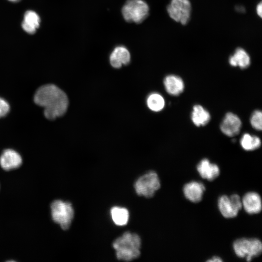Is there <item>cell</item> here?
<instances>
[{
    "mask_svg": "<svg viewBox=\"0 0 262 262\" xmlns=\"http://www.w3.org/2000/svg\"><path fill=\"white\" fill-rule=\"evenodd\" d=\"M34 102L44 109V115L54 119L63 115L67 110L68 100L66 93L54 84L43 85L36 91Z\"/></svg>",
    "mask_w": 262,
    "mask_h": 262,
    "instance_id": "6da1fadb",
    "label": "cell"
},
{
    "mask_svg": "<svg viewBox=\"0 0 262 262\" xmlns=\"http://www.w3.org/2000/svg\"><path fill=\"white\" fill-rule=\"evenodd\" d=\"M164 84L166 92L172 96H178L184 90V83L182 79L176 75H169L166 76Z\"/></svg>",
    "mask_w": 262,
    "mask_h": 262,
    "instance_id": "9a60e30c",
    "label": "cell"
},
{
    "mask_svg": "<svg viewBox=\"0 0 262 262\" xmlns=\"http://www.w3.org/2000/svg\"><path fill=\"white\" fill-rule=\"evenodd\" d=\"M233 248L238 257L245 258L246 261L249 262L261 255L262 244L257 238H242L234 242Z\"/></svg>",
    "mask_w": 262,
    "mask_h": 262,
    "instance_id": "277c9868",
    "label": "cell"
},
{
    "mask_svg": "<svg viewBox=\"0 0 262 262\" xmlns=\"http://www.w3.org/2000/svg\"><path fill=\"white\" fill-rule=\"evenodd\" d=\"M122 13L127 21L139 23L148 16L149 7L143 0H128L122 8Z\"/></svg>",
    "mask_w": 262,
    "mask_h": 262,
    "instance_id": "5b68a950",
    "label": "cell"
},
{
    "mask_svg": "<svg viewBox=\"0 0 262 262\" xmlns=\"http://www.w3.org/2000/svg\"><path fill=\"white\" fill-rule=\"evenodd\" d=\"M134 187L137 195L150 198L160 189L161 183L157 174L151 171L138 178Z\"/></svg>",
    "mask_w": 262,
    "mask_h": 262,
    "instance_id": "8992f818",
    "label": "cell"
},
{
    "mask_svg": "<svg viewBox=\"0 0 262 262\" xmlns=\"http://www.w3.org/2000/svg\"><path fill=\"white\" fill-rule=\"evenodd\" d=\"M111 215L114 222L118 226L126 225L129 220V213L125 208L114 207L111 209Z\"/></svg>",
    "mask_w": 262,
    "mask_h": 262,
    "instance_id": "ffe728a7",
    "label": "cell"
},
{
    "mask_svg": "<svg viewBox=\"0 0 262 262\" xmlns=\"http://www.w3.org/2000/svg\"><path fill=\"white\" fill-rule=\"evenodd\" d=\"M131 60V55L128 49L120 46L114 49L110 56V62L115 68H120L122 65L128 64Z\"/></svg>",
    "mask_w": 262,
    "mask_h": 262,
    "instance_id": "5bb4252c",
    "label": "cell"
},
{
    "mask_svg": "<svg viewBox=\"0 0 262 262\" xmlns=\"http://www.w3.org/2000/svg\"><path fill=\"white\" fill-rule=\"evenodd\" d=\"M10 106L4 99L0 98V118L5 116L9 112Z\"/></svg>",
    "mask_w": 262,
    "mask_h": 262,
    "instance_id": "603a6c76",
    "label": "cell"
},
{
    "mask_svg": "<svg viewBox=\"0 0 262 262\" xmlns=\"http://www.w3.org/2000/svg\"><path fill=\"white\" fill-rule=\"evenodd\" d=\"M40 19L37 13L33 11H27L22 23L23 30L29 33H34L39 27Z\"/></svg>",
    "mask_w": 262,
    "mask_h": 262,
    "instance_id": "ac0fdd59",
    "label": "cell"
},
{
    "mask_svg": "<svg viewBox=\"0 0 262 262\" xmlns=\"http://www.w3.org/2000/svg\"><path fill=\"white\" fill-rule=\"evenodd\" d=\"M191 9L189 0H171L167 6V11L172 19L185 25L190 18Z\"/></svg>",
    "mask_w": 262,
    "mask_h": 262,
    "instance_id": "52a82bcc",
    "label": "cell"
},
{
    "mask_svg": "<svg viewBox=\"0 0 262 262\" xmlns=\"http://www.w3.org/2000/svg\"><path fill=\"white\" fill-rule=\"evenodd\" d=\"M240 145L244 150L251 151L260 147L261 141L259 137L246 133L241 138Z\"/></svg>",
    "mask_w": 262,
    "mask_h": 262,
    "instance_id": "d6986e66",
    "label": "cell"
},
{
    "mask_svg": "<svg viewBox=\"0 0 262 262\" xmlns=\"http://www.w3.org/2000/svg\"><path fill=\"white\" fill-rule=\"evenodd\" d=\"M207 262H222L223 260L221 258L217 256H214L209 260H208Z\"/></svg>",
    "mask_w": 262,
    "mask_h": 262,
    "instance_id": "d4e9b609",
    "label": "cell"
},
{
    "mask_svg": "<svg viewBox=\"0 0 262 262\" xmlns=\"http://www.w3.org/2000/svg\"><path fill=\"white\" fill-rule=\"evenodd\" d=\"M242 122L240 118L235 114L229 112L223 118L220 128L225 135L233 137L237 135L241 130Z\"/></svg>",
    "mask_w": 262,
    "mask_h": 262,
    "instance_id": "9c48e42d",
    "label": "cell"
},
{
    "mask_svg": "<svg viewBox=\"0 0 262 262\" xmlns=\"http://www.w3.org/2000/svg\"><path fill=\"white\" fill-rule=\"evenodd\" d=\"M205 190L204 185L196 181H192L185 184L183 188L185 197L194 203L200 201Z\"/></svg>",
    "mask_w": 262,
    "mask_h": 262,
    "instance_id": "7c38bea8",
    "label": "cell"
},
{
    "mask_svg": "<svg viewBox=\"0 0 262 262\" xmlns=\"http://www.w3.org/2000/svg\"><path fill=\"white\" fill-rule=\"evenodd\" d=\"M147 104L151 110L159 112L164 109L165 101L161 95L157 93H153L147 97Z\"/></svg>",
    "mask_w": 262,
    "mask_h": 262,
    "instance_id": "44dd1931",
    "label": "cell"
},
{
    "mask_svg": "<svg viewBox=\"0 0 262 262\" xmlns=\"http://www.w3.org/2000/svg\"><path fill=\"white\" fill-rule=\"evenodd\" d=\"M242 199V207L250 214L259 213L262 208V199L259 194L254 192L246 193Z\"/></svg>",
    "mask_w": 262,
    "mask_h": 262,
    "instance_id": "8fae6325",
    "label": "cell"
},
{
    "mask_svg": "<svg viewBox=\"0 0 262 262\" xmlns=\"http://www.w3.org/2000/svg\"><path fill=\"white\" fill-rule=\"evenodd\" d=\"M250 122L252 127L256 130L261 131L262 128V113L261 110H257L252 114Z\"/></svg>",
    "mask_w": 262,
    "mask_h": 262,
    "instance_id": "7402d4cb",
    "label": "cell"
},
{
    "mask_svg": "<svg viewBox=\"0 0 262 262\" xmlns=\"http://www.w3.org/2000/svg\"><path fill=\"white\" fill-rule=\"evenodd\" d=\"M256 12L257 15L260 17H262V2H260L257 5L256 7Z\"/></svg>",
    "mask_w": 262,
    "mask_h": 262,
    "instance_id": "cb8c5ba5",
    "label": "cell"
},
{
    "mask_svg": "<svg viewBox=\"0 0 262 262\" xmlns=\"http://www.w3.org/2000/svg\"><path fill=\"white\" fill-rule=\"evenodd\" d=\"M250 57L248 53L243 48L236 49L229 59V65L234 67L238 66L241 69L246 68L250 65Z\"/></svg>",
    "mask_w": 262,
    "mask_h": 262,
    "instance_id": "2e32d148",
    "label": "cell"
},
{
    "mask_svg": "<svg viewBox=\"0 0 262 262\" xmlns=\"http://www.w3.org/2000/svg\"><path fill=\"white\" fill-rule=\"evenodd\" d=\"M141 246V240L139 236L129 231L125 232L113 244L117 259L125 261L138 258L140 255Z\"/></svg>",
    "mask_w": 262,
    "mask_h": 262,
    "instance_id": "7a4b0ae2",
    "label": "cell"
},
{
    "mask_svg": "<svg viewBox=\"0 0 262 262\" xmlns=\"http://www.w3.org/2000/svg\"><path fill=\"white\" fill-rule=\"evenodd\" d=\"M51 216L54 222L63 230L70 227L74 217V210L71 203L55 200L50 204Z\"/></svg>",
    "mask_w": 262,
    "mask_h": 262,
    "instance_id": "3957f363",
    "label": "cell"
},
{
    "mask_svg": "<svg viewBox=\"0 0 262 262\" xmlns=\"http://www.w3.org/2000/svg\"><path fill=\"white\" fill-rule=\"evenodd\" d=\"M22 163L20 154L12 149H5L0 156V165L5 171H10L19 167Z\"/></svg>",
    "mask_w": 262,
    "mask_h": 262,
    "instance_id": "30bf717a",
    "label": "cell"
},
{
    "mask_svg": "<svg viewBox=\"0 0 262 262\" xmlns=\"http://www.w3.org/2000/svg\"><path fill=\"white\" fill-rule=\"evenodd\" d=\"M8 0L13 1V2H16V1H18L19 0Z\"/></svg>",
    "mask_w": 262,
    "mask_h": 262,
    "instance_id": "484cf974",
    "label": "cell"
},
{
    "mask_svg": "<svg viewBox=\"0 0 262 262\" xmlns=\"http://www.w3.org/2000/svg\"><path fill=\"white\" fill-rule=\"evenodd\" d=\"M196 169L201 178L210 181L214 180L220 174L219 166L211 163L207 159L201 160L197 165Z\"/></svg>",
    "mask_w": 262,
    "mask_h": 262,
    "instance_id": "4fadbf2b",
    "label": "cell"
},
{
    "mask_svg": "<svg viewBox=\"0 0 262 262\" xmlns=\"http://www.w3.org/2000/svg\"><path fill=\"white\" fill-rule=\"evenodd\" d=\"M218 207L220 213L224 217L233 218L237 215L243 208L242 199L237 194L230 196L223 195L218 199Z\"/></svg>",
    "mask_w": 262,
    "mask_h": 262,
    "instance_id": "ba28073f",
    "label": "cell"
},
{
    "mask_svg": "<svg viewBox=\"0 0 262 262\" xmlns=\"http://www.w3.org/2000/svg\"><path fill=\"white\" fill-rule=\"evenodd\" d=\"M191 118L195 126H204L210 121L211 115L209 112L203 106L195 105L193 108Z\"/></svg>",
    "mask_w": 262,
    "mask_h": 262,
    "instance_id": "e0dca14e",
    "label": "cell"
}]
</instances>
